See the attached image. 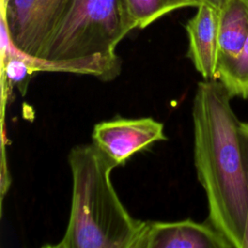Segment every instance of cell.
I'll return each mask as SVG.
<instances>
[{"mask_svg": "<svg viewBox=\"0 0 248 248\" xmlns=\"http://www.w3.org/2000/svg\"><path fill=\"white\" fill-rule=\"evenodd\" d=\"M239 137H240V142H241V147H242L244 168H245L246 179H247V189H248V122H241L240 121ZM243 248H248V212H247V221H246V229H245Z\"/></svg>", "mask_w": 248, "mask_h": 248, "instance_id": "8fae6325", "label": "cell"}, {"mask_svg": "<svg viewBox=\"0 0 248 248\" xmlns=\"http://www.w3.org/2000/svg\"><path fill=\"white\" fill-rule=\"evenodd\" d=\"M188 20V57L203 79H217L219 60V10L201 4Z\"/></svg>", "mask_w": 248, "mask_h": 248, "instance_id": "52a82bcc", "label": "cell"}, {"mask_svg": "<svg viewBox=\"0 0 248 248\" xmlns=\"http://www.w3.org/2000/svg\"><path fill=\"white\" fill-rule=\"evenodd\" d=\"M200 2V4H204V5H208L212 8H215L217 10H219L223 3L225 2V0H198Z\"/></svg>", "mask_w": 248, "mask_h": 248, "instance_id": "7c38bea8", "label": "cell"}, {"mask_svg": "<svg viewBox=\"0 0 248 248\" xmlns=\"http://www.w3.org/2000/svg\"><path fill=\"white\" fill-rule=\"evenodd\" d=\"M217 79L232 98H248V40L237 57L218 65Z\"/></svg>", "mask_w": 248, "mask_h": 248, "instance_id": "30bf717a", "label": "cell"}, {"mask_svg": "<svg viewBox=\"0 0 248 248\" xmlns=\"http://www.w3.org/2000/svg\"><path fill=\"white\" fill-rule=\"evenodd\" d=\"M73 191L69 221L53 248H137L145 221L134 218L112 185L117 164L93 142L68 156Z\"/></svg>", "mask_w": 248, "mask_h": 248, "instance_id": "7a4b0ae2", "label": "cell"}, {"mask_svg": "<svg viewBox=\"0 0 248 248\" xmlns=\"http://www.w3.org/2000/svg\"><path fill=\"white\" fill-rule=\"evenodd\" d=\"M232 97L218 79L198 82L192 108L194 164L208 208V222L232 244L243 248L248 189L239 124Z\"/></svg>", "mask_w": 248, "mask_h": 248, "instance_id": "6da1fadb", "label": "cell"}, {"mask_svg": "<svg viewBox=\"0 0 248 248\" xmlns=\"http://www.w3.org/2000/svg\"><path fill=\"white\" fill-rule=\"evenodd\" d=\"M166 140L164 124L151 117H117L95 124L92 131V142L117 166L152 143Z\"/></svg>", "mask_w": 248, "mask_h": 248, "instance_id": "5b68a950", "label": "cell"}, {"mask_svg": "<svg viewBox=\"0 0 248 248\" xmlns=\"http://www.w3.org/2000/svg\"><path fill=\"white\" fill-rule=\"evenodd\" d=\"M135 23L124 0H72L49 40L38 68L98 56L116 55L115 48Z\"/></svg>", "mask_w": 248, "mask_h": 248, "instance_id": "3957f363", "label": "cell"}, {"mask_svg": "<svg viewBox=\"0 0 248 248\" xmlns=\"http://www.w3.org/2000/svg\"><path fill=\"white\" fill-rule=\"evenodd\" d=\"M136 28L143 29L160 17L181 8L199 7L198 0H124Z\"/></svg>", "mask_w": 248, "mask_h": 248, "instance_id": "9c48e42d", "label": "cell"}, {"mask_svg": "<svg viewBox=\"0 0 248 248\" xmlns=\"http://www.w3.org/2000/svg\"><path fill=\"white\" fill-rule=\"evenodd\" d=\"M72 0H5L1 20L14 46L33 57H42Z\"/></svg>", "mask_w": 248, "mask_h": 248, "instance_id": "277c9868", "label": "cell"}, {"mask_svg": "<svg viewBox=\"0 0 248 248\" xmlns=\"http://www.w3.org/2000/svg\"><path fill=\"white\" fill-rule=\"evenodd\" d=\"M137 248H232L211 224L145 221Z\"/></svg>", "mask_w": 248, "mask_h": 248, "instance_id": "8992f818", "label": "cell"}, {"mask_svg": "<svg viewBox=\"0 0 248 248\" xmlns=\"http://www.w3.org/2000/svg\"><path fill=\"white\" fill-rule=\"evenodd\" d=\"M248 40V0H225L219 9L218 65L237 57Z\"/></svg>", "mask_w": 248, "mask_h": 248, "instance_id": "ba28073f", "label": "cell"}]
</instances>
